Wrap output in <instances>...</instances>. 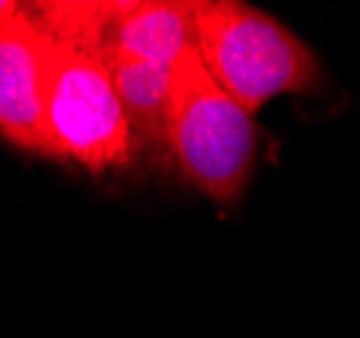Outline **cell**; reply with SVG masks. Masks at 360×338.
<instances>
[{
	"instance_id": "6da1fadb",
	"label": "cell",
	"mask_w": 360,
	"mask_h": 338,
	"mask_svg": "<svg viewBox=\"0 0 360 338\" xmlns=\"http://www.w3.org/2000/svg\"><path fill=\"white\" fill-rule=\"evenodd\" d=\"M195 52L250 117L282 95L323 87V65L292 30L238 0H195Z\"/></svg>"
},
{
	"instance_id": "7a4b0ae2",
	"label": "cell",
	"mask_w": 360,
	"mask_h": 338,
	"mask_svg": "<svg viewBox=\"0 0 360 338\" xmlns=\"http://www.w3.org/2000/svg\"><path fill=\"white\" fill-rule=\"evenodd\" d=\"M260 155V127L206 73L195 46L174 65L168 157L179 176L222 209L247 195Z\"/></svg>"
},
{
	"instance_id": "3957f363",
	"label": "cell",
	"mask_w": 360,
	"mask_h": 338,
	"mask_svg": "<svg viewBox=\"0 0 360 338\" xmlns=\"http://www.w3.org/2000/svg\"><path fill=\"white\" fill-rule=\"evenodd\" d=\"M49 160L73 162L95 176L127 168L136 149L106 63L52 46L46 82Z\"/></svg>"
},
{
	"instance_id": "277c9868",
	"label": "cell",
	"mask_w": 360,
	"mask_h": 338,
	"mask_svg": "<svg viewBox=\"0 0 360 338\" xmlns=\"http://www.w3.org/2000/svg\"><path fill=\"white\" fill-rule=\"evenodd\" d=\"M52 46L25 6L0 22V136L41 157H49L44 111Z\"/></svg>"
},
{
	"instance_id": "5b68a950",
	"label": "cell",
	"mask_w": 360,
	"mask_h": 338,
	"mask_svg": "<svg viewBox=\"0 0 360 338\" xmlns=\"http://www.w3.org/2000/svg\"><path fill=\"white\" fill-rule=\"evenodd\" d=\"M193 17L195 0H127L114 36L111 60L133 57L174 68L181 54L195 44Z\"/></svg>"
},
{
	"instance_id": "8992f818",
	"label": "cell",
	"mask_w": 360,
	"mask_h": 338,
	"mask_svg": "<svg viewBox=\"0 0 360 338\" xmlns=\"http://www.w3.org/2000/svg\"><path fill=\"white\" fill-rule=\"evenodd\" d=\"M108 71L133 136V149H144L155 157H168L174 68L133 57H114L108 63Z\"/></svg>"
},
{
	"instance_id": "52a82bcc",
	"label": "cell",
	"mask_w": 360,
	"mask_h": 338,
	"mask_svg": "<svg viewBox=\"0 0 360 338\" xmlns=\"http://www.w3.org/2000/svg\"><path fill=\"white\" fill-rule=\"evenodd\" d=\"M27 17L52 38L57 46L95 57L101 63L111 60L114 36L127 3L120 0H41L22 3Z\"/></svg>"
},
{
	"instance_id": "ba28073f",
	"label": "cell",
	"mask_w": 360,
	"mask_h": 338,
	"mask_svg": "<svg viewBox=\"0 0 360 338\" xmlns=\"http://www.w3.org/2000/svg\"><path fill=\"white\" fill-rule=\"evenodd\" d=\"M19 6H22V3H11V0H0V22H6V19L11 17V14H17Z\"/></svg>"
}]
</instances>
